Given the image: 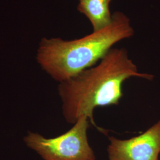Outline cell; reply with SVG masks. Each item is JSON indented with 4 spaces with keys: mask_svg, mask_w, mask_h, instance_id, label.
<instances>
[{
    "mask_svg": "<svg viewBox=\"0 0 160 160\" xmlns=\"http://www.w3.org/2000/svg\"><path fill=\"white\" fill-rule=\"evenodd\" d=\"M89 121L86 116L81 117L68 131L57 137L46 138L30 132L24 141L43 160H96L87 136Z\"/></svg>",
    "mask_w": 160,
    "mask_h": 160,
    "instance_id": "3",
    "label": "cell"
},
{
    "mask_svg": "<svg viewBox=\"0 0 160 160\" xmlns=\"http://www.w3.org/2000/svg\"><path fill=\"white\" fill-rule=\"evenodd\" d=\"M133 34L130 19L122 12H115L109 26L83 38L42 39L37 60L47 74L61 82L94 66L114 45Z\"/></svg>",
    "mask_w": 160,
    "mask_h": 160,
    "instance_id": "2",
    "label": "cell"
},
{
    "mask_svg": "<svg viewBox=\"0 0 160 160\" xmlns=\"http://www.w3.org/2000/svg\"><path fill=\"white\" fill-rule=\"evenodd\" d=\"M109 160H158L160 119L143 133L128 139L109 138Z\"/></svg>",
    "mask_w": 160,
    "mask_h": 160,
    "instance_id": "4",
    "label": "cell"
},
{
    "mask_svg": "<svg viewBox=\"0 0 160 160\" xmlns=\"http://www.w3.org/2000/svg\"><path fill=\"white\" fill-rule=\"evenodd\" d=\"M112 0H79L77 10L84 14L96 32L109 26L112 21L110 4Z\"/></svg>",
    "mask_w": 160,
    "mask_h": 160,
    "instance_id": "5",
    "label": "cell"
},
{
    "mask_svg": "<svg viewBox=\"0 0 160 160\" xmlns=\"http://www.w3.org/2000/svg\"><path fill=\"white\" fill-rule=\"evenodd\" d=\"M132 77L151 81L154 76L140 72L126 49L113 48L94 66L59 82L58 94L65 119L74 125L86 116L92 125L104 132L94 122V109L118 105L123 96V82Z\"/></svg>",
    "mask_w": 160,
    "mask_h": 160,
    "instance_id": "1",
    "label": "cell"
}]
</instances>
